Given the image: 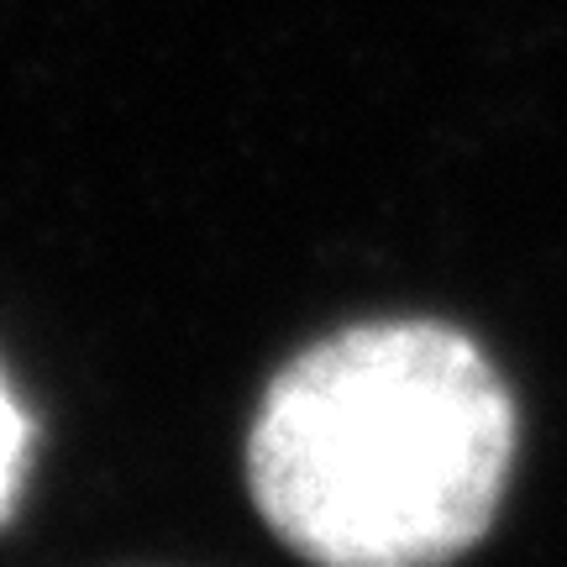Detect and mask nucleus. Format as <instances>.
Here are the masks:
<instances>
[{"instance_id": "2", "label": "nucleus", "mask_w": 567, "mask_h": 567, "mask_svg": "<svg viewBox=\"0 0 567 567\" xmlns=\"http://www.w3.org/2000/svg\"><path fill=\"white\" fill-rule=\"evenodd\" d=\"M21 467H27V415L17 410L11 389L0 379V520L21 488Z\"/></svg>"}, {"instance_id": "1", "label": "nucleus", "mask_w": 567, "mask_h": 567, "mask_svg": "<svg viewBox=\"0 0 567 567\" xmlns=\"http://www.w3.org/2000/svg\"><path fill=\"white\" fill-rule=\"evenodd\" d=\"M515 457V405L463 331L352 326L268 384L247 442L252 499L300 557L446 563L488 530Z\"/></svg>"}]
</instances>
